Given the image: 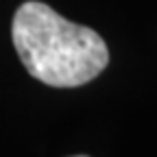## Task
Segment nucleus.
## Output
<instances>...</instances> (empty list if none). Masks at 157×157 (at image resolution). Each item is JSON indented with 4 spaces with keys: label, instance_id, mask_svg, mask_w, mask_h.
I'll use <instances>...</instances> for the list:
<instances>
[{
    "label": "nucleus",
    "instance_id": "1",
    "mask_svg": "<svg viewBox=\"0 0 157 157\" xmlns=\"http://www.w3.org/2000/svg\"><path fill=\"white\" fill-rule=\"evenodd\" d=\"M11 37L29 74L52 87L83 85L109 63L107 44L96 31L35 0L15 11Z\"/></svg>",
    "mask_w": 157,
    "mask_h": 157
},
{
    "label": "nucleus",
    "instance_id": "2",
    "mask_svg": "<svg viewBox=\"0 0 157 157\" xmlns=\"http://www.w3.org/2000/svg\"><path fill=\"white\" fill-rule=\"evenodd\" d=\"M74 157H87V155H74Z\"/></svg>",
    "mask_w": 157,
    "mask_h": 157
}]
</instances>
